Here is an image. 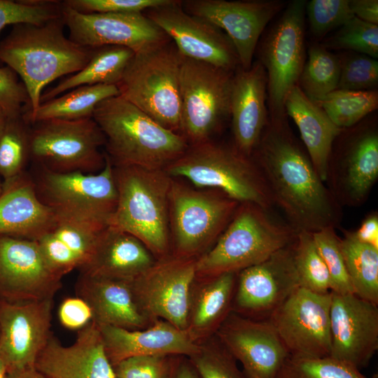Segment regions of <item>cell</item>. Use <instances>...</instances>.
Wrapping results in <instances>:
<instances>
[{"instance_id": "6da1fadb", "label": "cell", "mask_w": 378, "mask_h": 378, "mask_svg": "<svg viewBox=\"0 0 378 378\" xmlns=\"http://www.w3.org/2000/svg\"><path fill=\"white\" fill-rule=\"evenodd\" d=\"M251 157L267 183L274 205L297 232L340 225L342 206L319 177L286 118L269 119Z\"/></svg>"}, {"instance_id": "7a4b0ae2", "label": "cell", "mask_w": 378, "mask_h": 378, "mask_svg": "<svg viewBox=\"0 0 378 378\" xmlns=\"http://www.w3.org/2000/svg\"><path fill=\"white\" fill-rule=\"evenodd\" d=\"M62 17L46 23H19L0 41V62L18 75L29 98L33 115L41 105L43 88L65 75L80 71L94 48L83 47L64 36Z\"/></svg>"}, {"instance_id": "3957f363", "label": "cell", "mask_w": 378, "mask_h": 378, "mask_svg": "<svg viewBox=\"0 0 378 378\" xmlns=\"http://www.w3.org/2000/svg\"><path fill=\"white\" fill-rule=\"evenodd\" d=\"M92 118L113 165L164 170L189 146L183 135L163 127L119 95L101 102Z\"/></svg>"}, {"instance_id": "277c9868", "label": "cell", "mask_w": 378, "mask_h": 378, "mask_svg": "<svg viewBox=\"0 0 378 378\" xmlns=\"http://www.w3.org/2000/svg\"><path fill=\"white\" fill-rule=\"evenodd\" d=\"M297 232L263 209L241 203L214 246L195 260L196 279H208L258 264L291 244Z\"/></svg>"}, {"instance_id": "5b68a950", "label": "cell", "mask_w": 378, "mask_h": 378, "mask_svg": "<svg viewBox=\"0 0 378 378\" xmlns=\"http://www.w3.org/2000/svg\"><path fill=\"white\" fill-rule=\"evenodd\" d=\"M118 202L110 224L141 241L157 260L169 255V192L163 169L113 165Z\"/></svg>"}, {"instance_id": "8992f818", "label": "cell", "mask_w": 378, "mask_h": 378, "mask_svg": "<svg viewBox=\"0 0 378 378\" xmlns=\"http://www.w3.org/2000/svg\"><path fill=\"white\" fill-rule=\"evenodd\" d=\"M172 178H184L194 187L219 190L241 203L270 210L273 200L267 183L252 158L234 145L211 139L189 145L164 169Z\"/></svg>"}, {"instance_id": "52a82bcc", "label": "cell", "mask_w": 378, "mask_h": 378, "mask_svg": "<svg viewBox=\"0 0 378 378\" xmlns=\"http://www.w3.org/2000/svg\"><path fill=\"white\" fill-rule=\"evenodd\" d=\"M182 57L172 41L135 53L116 85L119 96L181 135Z\"/></svg>"}, {"instance_id": "ba28073f", "label": "cell", "mask_w": 378, "mask_h": 378, "mask_svg": "<svg viewBox=\"0 0 378 378\" xmlns=\"http://www.w3.org/2000/svg\"><path fill=\"white\" fill-rule=\"evenodd\" d=\"M239 204L219 190L195 188L172 178L169 192L172 255L197 259L209 250Z\"/></svg>"}, {"instance_id": "9c48e42d", "label": "cell", "mask_w": 378, "mask_h": 378, "mask_svg": "<svg viewBox=\"0 0 378 378\" xmlns=\"http://www.w3.org/2000/svg\"><path fill=\"white\" fill-rule=\"evenodd\" d=\"M30 159L42 169L96 173L105 165L104 136L94 119H50L29 124Z\"/></svg>"}, {"instance_id": "30bf717a", "label": "cell", "mask_w": 378, "mask_h": 378, "mask_svg": "<svg viewBox=\"0 0 378 378\" xmlns=\"http://www.w3.org/2000/svg\"><path fill=\"white\" fill-rule=\"evenodd\" d=\"M34 183L41 200L56 214L110 224L117 206L118 190L113 164L106 155L105 165L98 172L43 169Z\"/></svg>"}, {"instance_id": "8fae6325", "label": "cell", "mask_w": 378, "mask_h": 378, "mask_svg": "<svg viewBox=\"0 0 378 378\" xmlns=\"http://www.w3.org/2000/svg\"><path fill=\"white\" fill-rule=\"evenodd\" d=\"M234 71L182 57L180 69L182 135L189 145L211 139L230 117Z\"/></svg>"}, {"instance_id": "7c38bea8", "label": "cell", "mask_w": 378, "mask_h": 378, "mask_svg": "<svg viewBox=\"0 0 378 378\" xmlns=\"http://www.w3.org/2000/svg\"><path fill=\"white\" fill-rule=\"evenodd\" d=\"M306 1L288 4L262 43L260 59L267 75V96L272 120L286 118L284 102L298 84L304 62Z\"/></svg>"}, {"instance_id": "4fadbf2b", "label": "cell", "mask_w": 378, "mask_h": 378, "mask_svg": "<svg viewBox=\"0 0 378 378\" xmlns=\"http://www.w3.org/2000/svg\"><path fill=\"white\" fill-rule=\"evenodd\" d=\"M331 292L297 288L267 318L290 356L321 358L330 354Z\"/></svg>"}, {"instance_id": "5bb4252c", "label": "cell", "mask_w": 378, "mask_h": 378, "mask_svg": "<svg viewBox=\"0 0 378 378\" xmlns=\"http://www.w3.org/2000/svg\"><path fill=\"white\" fill-rule=\"evenodd\" d=\"M195 260L169 255L157 260L130 281L136 303L152 322L162 319L186 330L190 293L196 279Z\"/></svg>"}, {"instance_id": "9a60e30c", "label": "cell", "mask_w": 378, "mask_h": 378, "mask_svg": "<svg viewBox=\"0 0 378 378\" xmlns=\"http://www.w3.org/2000/svg\"><path fill=\"white\" fill-rule=\"evenodd\" d=\"M143 13L167 34L183 57L231 71L240 67L228 36L210 22L186 12L181 1L168 0Z\"/></svg>"}, {"instance_id": "2e32d148", "label": "cell", "mask_w": 378, "mask_h": 378, "mask_svg": "<svg viewBox=\"0 0 378 378\" xmlns=\"http://www.w3.org/2000/svg\"><path fill=\"white\" fill-rule=\"evenodd\" d=\"M62 19L69 38L88 48L115 46L137 53L171 41L143 12L83 13L62 1Z\"/></svg>"}, {"instance_id": "e0dca14e", "label": "cell", "mask_w": 378, "mask_h": 378, "mask_svg": "<svg viewBox=\"0 0 378 378\" xmlns=\"http://www.w3.org/2000/svg\"><path fill=\"white\" fill-rule=\"evenodd\" d=\"M53 299L9 302L0 299V360L7 373L34 367L52 336Z\"/></svg>"}, {"instance_id": "ac0fdd59", "label": "cell", "mask_w": 378, "mask_h": 378, "mask_svg": "<svg viewBox=\"0 0 378 378\" xmlns=\"http://www.w3.org/2000/svg\"><path fill=\"white\" fill-rule=\"evenodd\" d=\"M183 10L221 29L232 43L240 68L248 69L260 35L282 9L281 1H181Z\"/></svg>"}, {"instance_id": "d6986e66", "label": "cell", "mask_w": 378, "mask_h": 378, "mask_svg": "<svg viewBox=\"0 0 378 378\" xmlns=\"http://www.w3.org/2000/svg\"><path fill=\"white\" fill-rule=\"evenodd\" d=\"M346 138L337 150H331L326 182L342 207L358 206L378 178V133L368 127Z\"/></svg>"}, {"instance_id": "ffe728a7", "label": "cell", "mask_w": 378, "mask_h": 378, "mask_svg": "<svg viewBox=\"0 0 378 378\" xmlns=\"http://www.w3.org/2000/svg\"><path fill=\"white\" fill-rule=\"evenodd\" d=\"M241 363L246 378H276L290 356L268 319H256L231 311L215 333Z\"/></svg>"}, {"instance_id": "44dd1931", "label": "cell", "mask_w": 378, "mask_h": 378, "mask_svg": "<svg viewBox=\"0 0 378 378\" xmlns=\"http://www.w3.org/2000/svg\"><path fill=\"white\" fill-rule=\"evenodd\" d=\"M62 279L49 266L36 241L0 235V299H53Z\"/></svg>"}, {"instance_id": "7402d4cb", "label": "cell", "mask_w": 378, "mask_h": 378, "mask_svg": "<svg viewBox=\"0 0 378 378\" xmlns=\"http://www.w3.org/2000/svg\"><path fill=\"white\" fill-rule=\"evenodd\" d=\"M293 243L237 273L232 311L248 317L260 316L267 319L300 287Z\"/></svg>"}, {"instance_id": "603a6c76", "label": "cell", "mask_w": 378, "mask_h": 378, "mask_svg": "<svg viewBox=\"0 0 378 378\" xmlns=\"http://www.w3.org/2000/svg\"><path fill=\"white\" fill-rule=\"evenodd\" d=\"M330 354L360 370L378 349V304L331 292Z\"/></svg>"}, {"instance_id": "cb8c5ba5", "label": "cell", "mask_w": 378, "mask_h": 378, "mask_svg": "<svg viewBox=\"0 0 378 378\" xmlns=\"http://www.w3.org/2000/svg\"><path fill=\"white\" fill-rule=\"evenodd\" d=\"M34 368L48 378H115L106 354L99 326L93 321L78 331L75 342L64 346L50 337Z\"/></svg>"}, {"instance_id": "d4e9b609", "label": "cell", "mask_w": 378, "mask_h": 378, "mask_svg": "<svg viewBox=\"0 0 378 378\" xmlns=\"http://www.w3.org/2000/svg\"><path fill=\"white\" fill-rule=\"evenodd\" d=\"M99 328L106 354L113 367L130 357H190L199 349V344L190 337L186 330L162 319L154 320L144 329L128 330L109 326H101Z\"/></svg>"}, {"instance_id": "484cf974", "label": "cell", "mask_w": 378, "mask_h": 378, "mask_svg": "<svg viewBox=\"0 0 378 378\" xmlns=\"http://www.w3.org/2000/svg\"><path fill=\"white\" fill-rule=\"evenodd\" d=\"M266 101L267 75L262 63L257 60L248 69L238 68L232 79L230 117L233 145L248 157L269 120Z\"/></svg>"}, {"instance_id": "4316f807", "label": "cell", "mask_w": 378, "mask_h": 378, "mask_svg": "<svg viewBox=\"0 0 378 378\" xmlns=\"http://www.w3.org/2000/svg\"><path fill=\"white\" fill-rule=\"evenodd\" d=\"M3 184L0 235L36 241L55 224L56 214L41 200L24 172Z\"/></svg>"}, {"instance_id": "83f0119b", "label": "cell", "mask_w": 378, "mask_h": 378, "mask_svg": "<svg viewBox=\"0 0 378 378\" xmlns=\"http://www.w3.org/2000/svg\"><path fill=\"white\" fill-rule=\"evenodd\" d=\"M76 292L88 303L99 326L138 330L152 323L139 309L129 281L81 273Z\"/></svg>"}, {"instance_id": "f1b7e54d", "label": "cell", "mask_w": 378, "mask_h": 378, "mask_svg": "<svg viewBox=\"0 0 378 378\" xmlns=\"http://www.w3.org/2000/svg\"><path fill=\"white\" fill-rule=\"evenodd\" d=\"M157 259L134 235L108 225L100 234L81 273L132 281L151 267Z\"/></svg>"}, {"instance_id": "f546056e", "label": "cell", "mask_w": 378, "mask_h": 378, "mask_svg": "<svg viewBox=\"0 0 378 378\" xmlns=\"http://www.w3.org/2000/svg\"><path fill=\"white\" fill-rule=\"evenodd\" d=\"M56 215L55 224L36 241L49 266L63 277L85 266L108 225Z\"/></svg>"}, {"instance_id": "4dcf8cb0", "label": "cell", "mask_w": 378, "mask_h": 378, "mask_svg": "<svg viewBox=\"0 0 378 378\" xmlns=\"http://www.w3.org/2000/svg\"><path fill=\"white\" fill-rule=\"evenodd\" d=\"M284 109L297 125L317 174L326 182L332 145L342 129L337 127L322 108L309 99L298 85L286 95Z\"/></svg>"}, {"instance_id": "1f68e13d", "label": "cell", "mask_w": 378, "mask_h": 378, "mask_svg": "<svg viewBox=\"0 0 378 378\" xmlns=\"http://www.w3.org/2000/svg\"><path fill=\"white\" fill-rule=\"evenodd\" d=\"M237 273L227 272L192 284L186 331L196 343L215 335L232 311Z\"/></svg>"}, {"instance_id": "d6a6232c", "label": "cell", "mask_w": 378, "mask_h": 378, "mask_svg": "<svg viewBox=\"0 0 378 378\" xmlns=\"http://www.w3.org/2000/svg\"><path fill=\"white\" fill-rule=\"evenodd\" d=\"M134 54L131 49L122 46H106L94 48L91 58L84 68L42 93L41 104L83 85H116Z\"/></svg>"}, {"instance_id": "836d02e7", "label": "cell", "mask_w": 378, "mask_h": 378, "mask_svg": "<svg viewBox=\"0 0 378 378\" xmlns=\"http://www.w3.org/2000/svg\"><path fill=\"white\" fill-rule=\"evenodd\" d=\"M118 95L119 92L115 85H83L41 103L33 115L23 116L29 124L50 119L92 118L96 106L101 102Z\"/></svg>"}, {"instance_id": "e575fe53", "label": "cell", "mask_w": 378, "mask_h": 378, "mask_svg": "<svg viewBox=\"0 0 378 378\" xmlns=\"http://www.w3.org/2000/svg\"><path fill=\"white\" fill-rule=\"evenodd\" d=\"M340 246L354 293L378 304V248L358 241L347 230Z\"/></svg>"}, {"instance_id": "d590c367", "label": "cell", "mask_w": 378, "mask_h": 378, "mask_svg": "<svg viewBox=\"0 0 378 378\" xmlns=\"http://www.w3.org/2000/svg\"><path fill=\"white\" fill-rule=\"evenodd\" d=\"M340 75V58L323 46L313 45L297 85L309 99L318 103L337 89Z\"/></svg>"}, {"instance_id": "8d00e7d4", "label": "cell", "mask_w": 378, "mask_h": 378, "mask_svg": "<svg viewBox=\"0 0 378 378\" xmlns=\"http://www.w3.org/2000/svg\"><path fill=\"white\" fill-rule=\"evenodd\" d=\"M29 129L23 114L7 116L0 128V177L3 182L24 172L30 159Z\"/></svg>"}, {"instance_id": "74e56055", "label": "cell", "mask_w": 378, "mask_h": 378, "mask_svg": "<svg viewBox=\"0 0 378 378\" xmlns=\"http://www.w3.org/2000/svg\"><path fill=\"white\" fill-rule=\"evenodd\" d=\"M317 104L337 127L344 130L353 127L377 108L378 93L375 90L337 89Z\"/></svg>"}, {"instance_id": "f35d334b", "label": "cell", "mask_w": 378, "mask_h": 378, "mask_svg": "<svg viewBox=\"0 0 378 378\" xmlns=\"http://www.w3.org/2000/svg\"><path fill=\"white\" fill-rule=\"evenodd\" d=\"M293 256L300 287L318 293L331 292L330 277L312 232L297 233L293 243Z\"/></svg>"}, {"instance_id": "ab89813d", "label": "cell", "mask_w": 378, "mask_h": 378, "mask_svg": "<svg viewBox=\"0 0 378 378\" xmlns=\"http://www.w3.org/2000/svg\"><path fill=\"white\" fill-rule=\"evenodd\" d=\"M276 378H367L360 370L331 356L307 358L289 356Z\"/></svg>"}, {"instance_id": "60d3db41", "label": "cell", "mask_w": 378, "mask_h": 378, "mask_svg": "<svg viewBox=\"0 0 378 378\" xmlns=\"http://www.w3.org/2000/svg\"><path fill=\"white\" fill-rule=\"evenodd\" d=\"M198 344L197 353L188 358L200 378H246L216 335Z\"/></svg>"}, {"instance_id": "b9f144b4", "label": "cell", "mask_w": 378, "mask_h": 378, "mask_svg": "<svg viewBox=\"0 0 378 378\" xmlns=\"http://www.w3.org/2000/svg\"><path fill=\"white\" fill-rule=\"evenodd\" d=\"M325 48L348 50L371 57H378V26L353 17L339 30L326 39Z\"/></svg>"}, {"instance_id": "7bdbcfd3", "label": "cell", "mask_w": 378, "mask_h": 378, "mask_svg": "<svg viewBox=\"0 0 378 378\" xmlns=\"http://www.w3.org/2000/svg\"><path fill=\"white\" fill-rule=\"evenodd\" d=\"M62 1L0 0V33L7 25L41 24L62 17Z\"/></svg>"}, {"instance_id": "ee69618b", "label": "cell", "mask_w": 378, "mask_h": 378, "mask_svg": "<svg viewBox=\"0 0 378 378\" xmlns=\"http://www.w3.org/2000/svg\"><path fill=\"white\" fill-rule=\"evenodd\" d=\"M335 230L327 227L312 232L314 240L327 267L331 281V292L354 293L341 249L340 237Z\"/></svg>"}, {"instance_id": "f6af8a7d", "label": "cell", "mask_w": 378, "mask_h": 378, "mask_svg": "<svg viewBox=\"0 0 378 378\" xmlns=\"http://www.w3.org/2000/svg\"><path fill=\"white\" fill-rule=\"evenodd\" d=\"M305 14L312 33L318 38L354 17L349 0H312L306 4Z\"/></svg>"}, {"instance_id": "bcb514c9", "label": "cell", "mask_w": 378, "mask_h": 378, "mask_svg": "<svg viewBox=\"0 0 378 378\" xmlns=\"http://www.w3.org/2000/svg\"><path fill=\"white\" fill-rule=\"evenodd\" d=\"M340 61V75L337 89L372 90L378 83V62L363 54H354Z\"/></svg>"}, {"instance_id": "7dc6e473", "label": "cell", "mask_w": 378, "mask_h": 378, "mask_svg": "<svg viewBox=\"0 0 378 378\" xmlns=\"http://www.w3.org/2000/svg\"><path fill=\"white\" fill-rule=\"evenodd\" d=\"M29 98L16 73L7 66H0V107L7 116L22 115L29 111Z\"/></svg>"}, {"instance_id": "c3c4849f", "label": "cell", "mask_w": 378, "mask_h": 378, "mask_svg": "<svg viewBox=\"0 0 378 378\" xmlns=\"http://www.w3.org/2000/svg\"><path fill=\"white\" fill-rule=\"evenodd\" d=\"M168 0H66L63 4L83 13H139L164 4Z\"/></svg>"}, {"instance_id": "681fc988", "label": "cell", "mask_w": 378, "mask_h": 378, "mask_svg": "<svg viewBox=\"0 0 378 378\" xmlns=\"http://www.w3.org/2000/svg\"><path fill=\"white\" fill-rule=\"evenodd\" d=\"M169 356H141L113 366L117 378H165Z\"/></svg>"}, {"instance_id": "f907efd6", "label": "cell", "mask_w": 378, "mask_h": 378, "mask_svg": "<svg viewBox=\"0 0 378 378\" xmlns=\"http://www.w3.org/2000/svg\"><path fill=\"white\" fill-rule=\"evenodd\" d=\"M61 324L70 330H80L92 321V313L82 298H68L62 301L58 309Z\"/></svg>"}, {"instance_id": "816d5d0a", "label": "cell", "mask_w": 378, "mask_h": 378, "mask_svg": "<svg viewBox=\"0 0 378 378\" xmlns=\"http://www.w3.org/2000/svg\"><path fill=\"white\" fill-rule=\"evenodd\" d=\"M165 378H200L188 357L169 356Z\"/></svg>"}, {"instance_id": "f5cc1de1", "label": "cell", "mask_w": 378, "mask_h": 378, "mask_svg": "<svg viewBox=\"0 0 378 378\" xmlns=\"http://www.w3.org/2000/svg\"><path fill=\"white\" fill-rule=\"evenodd\" d=\"M354 233L358 241L378 248L377 212L369 214Z\"/></svg>"}, {"instance_id": "db71d44e", "label": "cell", "mask_w": 378, "mask_h": 378, "mask_svg": "<svg viewBox=\"0 0 378 378\" xmlns=\"http://www.w3.org/2000/svg\"><path fill=\"white\" fill-rule=\"evenodd\" d=\"M353 15L368 23L378 24L377 0H349Z\"/></svg>"}, {"instance_id": "11a10c76", "label": "cell", "mask_w": 378, "mask_h": 378, "mask_svg": "<svg viewBox=\"0 0 378 378\" xmlns=\"http://www.w3.org/2000/svg\"><path fill=\"white\" fill-rule=\"evenodd\" d=\"M7 378H48L34 367L7 373Z\"/></svg>"}, {"instance_id": "9f6ffc18", "label": "cell", "mask_w": 378, "mask_h": 378, "mask_svg": "<svg viewBox=\"0 0 378 378\" xmlns=\"http://www.w3.org/2000/svg\"><path fill=\"white\" fill-rule=\"evenodd\" d=\"M0 378H7V372L3 363L0 360Z\"/></svg>"}, {"instance_id": "6f0895ef", "label": "cell", "mask_w": 378, "mask_h": 378, "mask_svg": "<svg viewBox=\"0 0 378 378\" xmlns=\"http://www.w3.org/2000/svg\"><path fill=\"white\" fill-rule=\"evenodd\" d=\"M7 115L4 111V110L0 107V128L3 125Z\"/></svg>"}, {"instance_id": "680465c9", "label": "cell", "mask_w": 378, "mask_h": 378, "mask_svg": "<svg viewBox=\"0 0 378 378\" xmlns=\"http://www.w3.org/2000/svg\"><path fill=\"white\" fill-rule=\"evenodd\" d=\"M3 181L1 180V177H0V195L1 193L2 192V190H3Z\"/></svg>"}, {"instance_id": "91938a15", "label": "cell", "mask_w": 378, "mask_h": 378, "mask_svg": "<svg viewBox=\"0 0 378 378\" xmlns=\"http://www.w3.org/2000/svg\"><path fill=\"white\" fill-rule=\"evenodd\" d=\"M115 378H117V377H115Z\"/></svg>"}]
</instances>
